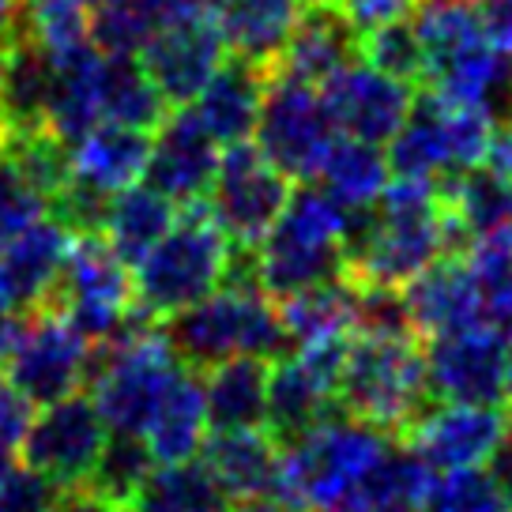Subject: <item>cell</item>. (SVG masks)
Instances as JSON below:
<instances>
[{
    "instance_id": "obj_1",
    "label": "cell",
    "mask_w": 512,
    "mask_h": 512,
    "mask_svg": "<svg viewBox=\"0 0 512 512\" xmlns=\"http://www.w3.org/2000/svg\"><path fill=\"white\" fill-rule=\"evenodd\" d=\"M347 215L339 200H332L320 185L290 189L272 230L253 245L256 283L268 298H287L294 290L317 287L339 279L347 268Z\"/></svg>"
},
{
    "instance_id": "obj_2",
    "label": "cell",
    "mask_w": 512,
    "mask_h": 512,
    "mask_svg": "<svg viewBox=\"0 0 512 512\" xmlns=\"http://www.w3.org/2000/svg\"><path fill=\"white\" fill-rule=\"evenodd\" d=\"M155 328L177 354V362L196 373L219 366L234 354H256L275 362L294 351L275 298H268L260 287L211 290L208 298L192 302L181 313H170Z\"/></svg>"
},
{
    "instance_id": "obj_3",
    "label": "cell",
    "mask_w": 512,
    "mask_h": 512,
    "mask_svg": "<svg viewBox=\"0 0 512 512\" xmlns=\"http://www.w3.org/2000/svg\"><path fill=\"white\" fill-rule=\"evenodd\" d=\"M230 238H226L208 200L181 208V219L162 234L132 272V313L147 324H159L170 313L189 309L223 287Z\"/></svg>"
},
{
    "instance_id": "obj_4",
    "label": "cell",
    "mask_w": 512,
    "mask_h": 512,
    "mask_svg": "<svg viewBox=\"0 0 512 512\" xmlns=\"http://www.w3.org/2000/svg\"><path fill=\"white\" fill-rule=\"evenodd\" d=\"M336 400L343 415L362 418L400 441L433 407L422 343L415 336L354 332L347 343L343 373H339Z\"/></svg>"
},
{
    "instance_id": "obj_5",
    "label": "cell",
    "mask_w": 512,
    "mask_h": 512,
    "mask_svg": "<svg viewBox=\"0 0 512 512\" xmlns=\"http://www.w3.org/2000/svg\"><path fill=\"white\" fill-rule=\"evenodd\" d=\"M392 445V437L362 418L339 411L317 430L279 448V482L275 497L290 512H332L343 509L366 467Z\"/></svg>"
},
{
    "instance_id": "obj_6",
    "label": "cell",
    "mask_w": 512,
    "mask_h": 512,
    "mask_svg": "<svg viewBox=\"0 0 512 512\" xmlns=\"http://www.w3.org/2000/svg\"><path fill=\"white\" fill-rule=\"evenodd\" d=\"M253 136L264 159L275 162L290 181H313L328 147L336 144L339 128L317 83L272 72L260 98Z\"/></svg>"
},
{
    "instance_id": "obj_7",
    "label": "cell",
    "mask_w": 512,
    "mask_h": 512,
    "mask_svg": "<svg viewBox=\"0 0 512 512\" xmlns=\"http://www.w3.org/2000/svg\"><path fill=\"white\" fill-rule=\"evenodd\" d=\"M42 309H57L98 343L132 317V272L102 234H72L57 287Z\"/></svg>"
},
{
    "instance_id": "obj_8",
    "label": "cell",
    "mask_w": 512,
    "mask_h": 512,
    "mask_svg": "<svg viewBox=\"0 0 512 512\" xmlns=\"http://www.w3.org/2000/svg\"><path fill=\"white\" fill-rule=\"evenodd\" d=\"M347 343H351V336L317 339V343H305V347L272 362L264 430L272 433V441L279 448L298 441L302 433L317 430L320 422H328L343 411L336 400V388L339 373H343V358H347Z\"/></svg>"
},
{
    "instance_id": "obj_9",
    "label": "cell",
    "mask_w": 512,
    "mask_h": 512,
    "mask_svg": "<svg viewBox=\"0 0 512 512\" xmlns=\"http://www.w3.org/2000/svg\"><path fill=\"white\" fill-rule=\"evenodd\" d=\"M91 369V339L57 309H34L23 317L16 347L4 358V377L31 403H53L80 392Z\"/></svg>"
},
{
    "instance_id": "obj_10",
    "label": "cell",
    "mask_w": 512,
    "mask_h": 512,
    "mask_svg": "<svg viewBox=\"0 0 512 512\" xmlns=\"http://www.w3.org/2000/svg\"><path fill=\"white\" fill-rule=\"evenodd\" d=\"M290 196V177L264 159V151L249 140L226 144L219 170L211 177L208 208L230 245H249L264 238Z\"/></svg>"
},
{
    "instance_id": "obj_11",
    "label": "cell",
    "mask_w": 512,
    "mask_h": 512,
    "mask_svg": "<svg viewBox=\"0 0 512 512\" xmlns=\"http://www.w3.org/2000/svg\"><path fill=\"white\" fill-rule=\"evenodd\" d=\"M102 445H106V422L98 415L95 400L68 392L61 400L46 403L42 415L31 418L19 441V456L27 467L72 490V486H87Z\"/></svg>"
},
{
    "instance_id": "obj_12",
    "label": "cell",
    "mask_w": 512,
    "mask_h": 512,
    "mask_svg": "<svg viewBox=\"0 0 512 512\" xmlns=\"http://www.w3.org/2000/svg\"><path fill=\"white\" fill-rule=\"evenodd\" d=\"M426 381L433 400L505 407V339L490 324L426 339Z\"/></svg>"
},
{
    "instance_id": "obj_13",
    "label": "cell",
    "mask_w": 512,
    "mask_h": 512,
    "mask_svg": "<svg viewBox=\"0 0 512 512\" xmlns=\"http://www.w3.org/2000/svg\"><path fill=\"white\" fill-rule=\"evenodd\" d=\"M512 426V415L505 407H486V403H441L418 418L400 441L411 445L433 467V471H452V467H482L494 460L505 433Z\"/></svg>"
},
{
    "instance_id": "obj_14",
    "label": "cell",
    "mask_w": 512,
    "mask_h": 512,
    "mask_svg": "<svg viewBox=\"0 0 512 512\" xmlns=\"http://www.w3.org/2000/svg\"><path fill=\"white\" fill-rule=\"evenodd\" d=\"M219 170V144L200 125L192 106H170L159 128L151 132L144 181L162 196H170L177 208H189L208 200L211 177Z\"/></svg>"
},
{
    "instance_id": "obj_15",
    "label": "cell",
    "mask_w": 512,
    "mask_h": 512,
    "mask_svg": "<svg viewBox=\"0 0 512 512\" xmlns=\"http://www.w3.org/2000/svg\"><path fill=\"white\" fill-rule=\"evenodd\" d=\"M411 83L392 80L377 72L362 57L343 64L320 83V95L328 102V110L336 117V128L343 136L366 140V144H388L403 125V117L411 110Z\"/></svg>"
},
{
    "instance_id": "obj_16",
    "label": "cell",
    "mask_w": 512,
    "mask_h": 512,
    "mask_svg": "<svg viewBox=\"0 0 512 512\" xmlns=\"http://www.w3.org/2000/svg\"><path fill=\"white\" fill-rule=\"evenodd\" d=\"M136 57L144 61L147 76L155 80L170 106H189L200 95V87L211 80V72L223 64L226 46L208 12L155 31Z\"/></svg>"
},
{
    "instance_id": "obj_17",
    "label": "cell",
    "mask_w": 512,
    "mask_h": 512,
    "mask_svg": "<svg viewBox=\"0 0 512 512\" xmlns=\"http://www.w3.org/2000/svg\"><path fill=\"white\" fill-rule=\"evenodd\" d=\"M72 230L53 215L34 219L16 238L0 245V305L16 313H34L49 302L57 287Z\"/></svg>"
},
{
    "instance_id": "obj_18",
    "label": "cell",
    "mask_w": 512,
    "mask_h": 512,
    "mask_svg": "<svg viewBox=\"0 0 512 512\" xmlns=\"http://www.w3.org/2000/svg\"><path fill=\"white\" fill-rule=\"evenodd\" d=\"M358 42H362V34L351 19L343 16L336 0L309 4L298 12V23H294L279 61L272 64V72H283V76L320 87L343 64L358 61Z\"/></svg>"
},
{
    "instance_id": "obj_19",
    "label": "cell",
    "mask_w": 512,
    "mask_h": 512,
    "mask_svg": "<svg viewBox=\"0 0 512 512\" xmlns=\"http://www.w3.org/2000/svg\"><path fill=\"white\" fill-rule=\"evenodd\" d=\"M403 287H407L403 290V305H407V317H411V328H415L418 339L452 336V332L482 324L479 298H475L471 275H467L460 256L433 260L430 268H422Z\"/></svg>"
},
{
    "instance_id": "obj_20",
    "label": "cell",
    "mask_w": 512,
    "mask_h": 512,
    "mask_svg": "<svg viewBox=\"0 0 512 512\" xmlns=\"http://www.w3.org/2000/svg\"><path fill=\"white\" fill-rule=\"evenodd\" d=\"M268 76H272L268 64L245 61L234 53H230V61L223 57V64L211 72V80L200 87V95L192 98L189 106L215 144H241L253 136Z\"/></svg>"
},
{
    "instance_id": "obj_21",
    "label": "cell",
    "mask_w": 512,
    "mask_h": 512,
    "mask_svg": "<svg viewBox=\"0 0 512 512\" xmlns=\"http://www.w3.org/2000/svg\"><path fill=\"white\" fill-rule=\"evenodd\" d=\"M196 456H204L215 482L230 501L275 494L279 482V445L264 430H211Z\"/></svg>"
},
{
    "instance_id": "obj_22",
    "label": "cell",
    "mask_w": 512,
    "mask_h": 512,
    "mask_svg": "<svg viewBox=\"0 0 512 512\" xmlns=\"http://www.w3.org/2000/svg\"><path fill=\"white\" fill-rule=\"evenodd\" d=\"M208 12L211 23L219 27L226 53L272 68L298 23L302 4L298 0H208Z\"/></svg>"
},
{
    "instance_id": "obj_23",
    "label": "cell",
    "mask_w": 512,
    "mask_h": 512,
    "mask_svg": "<svg viewBox=\"0 0 512 512\" xmlns=\"http://www.w3.org/2000/svg\"><path fill=\"white\" fill-rule=\"evenodd\" d=\"M49 57H53V80H49L46 125L53 136H61L72 147L102 121V106H98L102 49L95 42H83L68 53H49Z\"/></svg>"
},
{
    "instance_id": "obj_24",
    "label": "cell",
    "mask_w": 512,
    "mask_h": 512,
    "mask_svg": "<svg viewBox=\"0 0 512 512\" xmlns=\"http://www.w3.org/2000/svg\"><path fill=\"white\" fill-rule=\"evenodd\" d=\"M272 362L256 354H234L204 369V411L211 430H260L268 415Z\"/></svg>"
},
{
    "instance_id": "obj_25",
    "label": "cell",
    "mask_w": 512,
    "mask_h": 512,
    "mask_svg": "<svg viewBox=\"0 0 512 512\" xmlns=\"http://www.w3.org/2000/svg\"><path fill=\"white\" fill-rule=\"evenodd\" d=\"M151 132L117 121H98L72 144V177L98 192H121L144 177Z\"/></svg>"
},
{
    "instance_id": "obj_26",
    "label": "cell",
    "mask_w": 512,
    "mask_h": 512,
    "mask_svg": "<svg viewBox=\"0 0 512 512\" xmlns=\"http://www.w3.org/2000/svg\"><path fill=\"white\" fill-rule=\"evenodd\" d=\"M49 80H53V57L38 42L8 31L4 68H0V121H4V136L8 132L49 128Z\"/></svg>"
},
{
    "instance_id": "obj_27",
    "label": "cell",
    "mask_w": 512,
    "mask_h": 512,
    "mask_svg": "<svg viewBox=\"0 0 512 512\" xmlns=\"http://www.w3.org/2000/svg\"><path fill=\"white\" fill-rule=\"evenodd\" d=\"M388 174L407 177V181H433L441 185L452 177L448 162V140H445V102L426 91L411 98V110L396 128V136L388 140Z\"/></svg>"
},
{
    "instance_id": "obj_28",
    "label": "cell",
    "mask_w": 512,
    "mask_h": 512,
    "mask_svg": "<svg viewBox=\"0 0 512 512\" xmlns=\"http://www.w3.org/2000/svg\"><path fill=\"white\" fill-rule=\"evenodd\" d=\"M208 437V411H204V381L200 373L181 366L166 396H162L159 411L147 426L144 441L155 456V464H181L192 460Z\"/></svg>"
},
{
    "instance_id": "obj_29",
    "label": "cell",
    "mask_w": 512,
    "mask_h": 512,
    "mask_svg": "<svg viewBox=\"0 0 512 512\" xmlns=\"http://www.w3.org/2000/svg\"><path fill=\"white\" fill-rule=\"evenodd\" d=\"M98 106H102V121L144 128V132H155L170 110V102L162 98L136 53H102Z\"/></svg>"
},
{
    "instance_id": "obj_30",
    "label": "cell",
    "mask_w": 512,
    "mask_h": 512,
    "mask_svg": "<svg viewBox=\"0 0 512 512\" xmlns=\"http://www.w3.org/2000/svg\"><path fill=\"white\" fill-rule=\"evenodd\" d=\"M433 482V467L418 456L411 445H388L366 467V475L358 479L347 505L358 509H384V512H418L422 497ZM343 505V509H347Z\"/></svg>"
},
{
    "instance_id": "obj_31",
    "label": "cell",
    "mask_w": 512,
    "mask_h": 512,
    "mask_svg": "<svg viewBox=\"0 0 512 512\" xmlns=\"http://www.w3.org/2000/svg\"><path fill=\"white\" fill-rule=\"evenodd\" d=\"M437 192H441V204L448 208V215L464 230L467 245L490 230L512 226V181L486 170L482 162L445 177Z\"/></svg>"
},
{
    "instance_id": "obj_32",
    "label": "cell",
    "mask_w": 512,
    "mask_h": 512,
    "mask_svg": "<svg viewBox=\"0 0 512 512\" xmlns=\"http://www.w3.org/2000/svg\"><path fill=\"white\" fill-rule=\"evenodd\" d=\"M279 320L287 328L294 351L305 343L332 336H351L354 332V283L351 279H328L317 287L294 290L287 298H275Z\"/></svg>"
},
{
    "instance_id": "obj_33",
    "label": "cell",
    "mask_w": 512,
    "mask_h": 512,
    "mask_svg": "<svg viewBox=\"0 0 512 512\" xmlns=\"http://www.w3.org/2000/svg\"><path fill=\"white\" fill-rule=\"evenodd\" d=\"M174 219H177V204L170 196H162L151 185H128V189L113 192L102 238L110 241L113 253L121 256V260L136 264L174 226Z\"/></svg>"
},
{
    "instance_id": "obj_34",
    "label": "cell",
    "mask_w": 512,
    "mask_h": 512,
    "mask_svg": "<svg viewBox=\"0 0 512 512\" xmlns=\"http://www.w3.org/2000/svg\"><path fill=\"white\" fill-rule=\"evenodd\" d=\"M388 159H384L381 144H366V140H354V136H343L339 132L336 144L328 147L324 162L317 166V181L320 189L328 192L332 200H339L343 208H369L377 204V196L388 185Z\"/></svg>"
},
{
    "instance_id": "obj_35",
    "label": "cell",
    "mask_w": 512,
    "mask_h": 512,
    "mask_svg": "<svg viewBox=\"0 0 512 512\" xmlns=\"http://www.w3.org/2000/svg\"><path fill=\"white\" fill-rule=\"evenodd\" d=\"M230 497L215 482L204 460H181V464H159L144 482V490L125 512H226Z\"/></svg>"
},
{
    "instance_id": "obj_36",
    "label": "cell",
    "mask_w": 512,
    "mask_h": 512,
    "mask_svg": "<svg viewBox=\"0 0 512 512\" xmlns=\"http://www.w3.org/2000/svg\"><path fill=\"white\" fill-rule=\"evenodd\" d=\"M471 287L479 298L482 324H490L497 332L512 328V226L490 230L467 245L464 260Z\"/></svg>"
},
{
    "instance_id": "obj_37",
    "label": "cell",
    "mask_w": 512,
    "mask_h": 512,
    "mask_svg": "<svg viewBox=\"0 0 512 512\" xmlns=\"http://www.w3.org/2000/svg\"><path fill=\"white\" fill-rule=\"evenodd\" d=\"M155 456L140 433H113L98 452V464L87 479V490H95L102 501H110L117 512H125L136 494L144 490V482L155 471Z\"/></svg>"
},
{
    "instance_id": "obj_38",
    "label": "cell",
    "mask_w": 512,
    "mask_h": 512,
    "mask_svg": "<svg viewBox=\"0 0 512 512\" xmlns=\"http://www.w3.org/2000/svg\"><path fill=\"white\" fill-rule=\"evenodd\" d=\"M87 12L91 8L83 0H16V16L8 23V31L38 42L46 53H68L91 42Z\"/></svg>"
},
{
    "instance_id": "obj_39",
    "label": "cell",
    "mask_w": 512,
    "mask_h": 512,
    "mask_svg": "<svg viewBox=\"0 0 512 512\" xmlns=\"http://www.w3.org/2000/svg\"><path fill=\"white\" fill-rule=\"evenodd\" d=\"M418 512H512V497L490 467L433 471V482Z\"/></svg>"
},
{
    "instance_id": "obj_40",
    "label": "cell",
    "mask_w": 512,
    "mask_h": 512,
    "mask_svg": "<svg viewBox=\"0 0 512 512\" xmlns=\"http://www.w3.org/2000/svg\"><path fill=\"white\" fill-rule=\"evenodd\" d=\"M358 57L366 64H373L377 72H384V76L411 83V87H418V83L426 80V49L418 42V31H415V23H411V16L362 31Z\"/></svg>"
},
{
    "instance_id": "obj_41",
    "label": "cell",
    "mask_w": 512,
    "mask_h": 512,
    "mask_svg": "<svg viewBox=\"0 0 512 512\" xmlns=\"http://www.w3.org/2000/svg\"><path fill=\"white\" fill-rule=\"evenodd\" d=\"M354 332H362V336H415L400 290L381 287V283H354Z\"/></svg>"
},
{
    "instance_id": "obj_42",
    "label": "cell",
    "mask_w": 512,
    "mask_h": 512,
    "mask_svg": "<svg viewBox=\"0 0 512 512\" xmlns=\"http://www.w3.org/2000/svg\"><path fill=\"white\" fill-rule=\"evenodd\" d=\"M42 215H46V200L19 174V166L0 144V245L12 241L23 226H31Z\"/></svg>"
},
{
    "instance_id": "obj_43",
    "label": "cell",
    "mask_w": 512,
    "mask_h": 512,
    "mask_svg": "<svg viewBox=\"0 0 512 512\" xmlns=\"http://www.w3.org/2000/svg\"><path fill=\"white\" fill-rule=\"evenodd\" d=\"M64 486L34 471V467H8V475L0 479V512H53L61 501Z\"/></svg>"
},
{
    "instance_id": "obj_44",
    "label": "cell",
    "mask_w": 512,
    "mask_h": 512,
    "mask_svg": "<svg viewBox=\"0 0 512 512\" xmlns=\"http://www.w3.org/2000/svg\"><path fill=\"white\" fill-rule=\"evenodd\" d=\"M31 418H34V403L8 377H0V441L19 448L23 433L31 426Z\"/></svg>"
},
{
    "instance_id": "obj_45",
    "label": "cell",
    "mask_w": 512,
    "mask_h": 512,
    "mask_svg": "<svg viewBox=\"0 0 512 512\" xmlns=\"http://www.w3.org/2000/svg\"><path fill=\"white\" fill-rule=\"evenodd\" d=\"M336 4L343 8V16L358 27V34L415 12V0H336Z\"/></svg>"
},
{
    "instance_id": "obj_46",
    "label": "cell",
    "mask_w": 512,
    "mask_h": 512,
    "mask_svg": "<svg viewBox=\"0 0 512 512\" xmlns=\"http://www.w3.org/2000/svg\"><path fill=\"white\" fill-rule=\"evenodd\" d=\"M482 166L512 181V121H494L490 144H486V155H482Z\"/></svg>"
},
{
    "instance_id": "obj_47",
    "label": "cell",
    "mask_w": 512,
    "mask_h": 512,
    "mask_svg": "<svg viewBox=\"0 0 512 512\" xmlns=\"http://www.w3.org/2000/svg\"><path fill=\"white\" fill-rule=\"evenodd\" d=\"M53 512H117L110 501H102L95 490H87V486H72V490H64L61 501L53 505Z\"/></svg>"
},
{
    "instance_id": "obj_48",
    "label": "cell",
    "mask_w": 512,
    "mask_h": 512,
    "mask_svg": "<svg viewBox=\"0 0 512 512\" xmlns=\"http://www.w3.org/2000/svg\"><path fill=\"white\" fill-rule=\"evenodd\" d=\"M490 471H494L497 479H501V486H505V494L512 497V426H509V433H505V441H501V448L494 452V460H490Z\"/></svg>"
},
{
    "instance_id": "obj_49",
    "label": "cell",
    "mask_w": 512,
    "mask_h": 512,
    "mask_svg": "<svg viewBox=\"0 0 512 512\" xmlns=\"http://www.w3.org/2000/svg\"><path fill=\"white\" fill-rule=\"evenodd\" d=\"M505 392H509L512 400V328H509V339H505Z\"/></svg>"
},
{
    "instance_id": "obj_50",
    "label": "cell",
    "mask_w": 512,
    "mask_h": 512,
    "mask_svg": "<svg viewBox=\"0 0 512 512\" xmlns=\"http://www.w3.org/2000/svg\"><path fill=\"white\" fill-rule=\"evenodd\" d=\"M12 16H16V0H0V34L8 31Z\"/></svg>"
},
{
    "instance_id": "obj_51",
    "label": "cell",
    "mask_w": 512,
    "mask_h": 512,
    "mask_svg": "<svg viewBox=\"0 0 512 512\" xmlns=\"http://www.w3.org/2000/svg\"><path fill=\"white\" fill-rule=\"evenodd\" d=\"M12 452H16V448L0 441V479H4V475H8V467H12Z\"/></svg>"
},
{
    "instance_id": "obj_52",
    "label": "cell",
    "mask_w": 512,
    "mask_h": 512,
    "mask_svg": "<svg viewBox=\"0 0 512 512\" xmlns=\"http://www.w3.org/2000/svg\"><path fill=\"white\" fill-rule=\"evenodd\" d=\"M4 49H8V31L0 34V68H4ZM0 136H4V121H0Z\"/></svg>"
},
{
    "instance_id": "obj_53",
    "label": "cell",
    "mask_w": 512,
    "mask_h": 512,
    "mask_svg": "<svg viewBox=\"0 0 512 512\" xmlns=\"http://www.w3.org/2000/svg\"><path fill=\"white\" fill-rule=\"evenodd\" d=\"M332 512H384V509H358V505H347V509H332Z\"/></svg>"
},
{
    "instance_id": "obj_54",
    "label": "cell",
    "mask_w": 512,
    "mask_h": 512,
    "mask_svg": "<svg viewBox=\"0 0 512 512\" xmlns=\"http://www.w3.org/2000/svg\"><path fill=\"white\" fill-rule=\"evenodd\" d=\"M87 8H102V4H110V0H83Z\"/></svg>"
},
{
    "instance_id": "obj_55",
    "label": "cell",
    "mask_w": 512,
    "mask_h": 512,
    "mask_svg": "<svg viewBox=\"0 0 512 512\" xmlns=\"http://www.w3.org/2000/svg\"><path fill=\"white\" fill-rule=\"evenodd\" d=\"M298 4H302V8H309V4H328V0H298Z\"/></svg>"
}]
</instances>
